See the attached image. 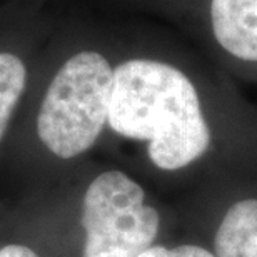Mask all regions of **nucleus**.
I'll list each match as a JSON object with an SVG mask.
<instances>
[{
    "mask_svg": "<svg viewBox=\"0 0 257 257\" xmlns=\"http://www.w3.org/2000/svg\"><path fill=\"white\" fill-rule=\"evenodd\" d=\"M107 125L146 146L166 176H194L204 186L257 179V122L220 119L191 75L157 59L136 57L114 67Z\"/></svg>",
    "mask_w": 257,
    "mask_h": 257,
    "instance_id": "1",
    "label": "nucleus"
},
{
    "mask_svg": "<svg viewBox=\"0 0 257 257\" xmlns=\"http://www.w3.org/2000/svg\"><path fill=\"white\" fill-rule=\"evenodd\" d=\"M114 67L94 50L75 54L60 67L44 95L37 134L54 156L87 152L107 125Z\"/></svg>",
    "mask_w": 257,
    "mask_h": 257,
    "instance_id": "2",
    "label": "nucleus"
},
{
    "mask_svg": "<svg viewBox=\"0 0 257 257\" xmlns=\"http://www.w3.org/2000/svg\"><path fill=\"white\" fill-rule=\"evenodd\" d=\"M84 257H136L159 242L164 215L146 187L122 171H105L89 184L82 204Z\"/></svg>",
    "mask_w": 257,
    "mask_h": 257,
    "instance_id": "3",
    "label": "nucleus"
},
{
    "mask_svg": "<svg viewBox=\"0 0 257 257\" xmlns=\"http://www.w3.org/2000/svg\"><path fill=\"white\" fill-rule=\"evenodd\" d=\"M197 224L195 242L214 257H257V179L204 186Z\"/></svg>",
    "mask_w": 257,
    "mask_h": 257,
    "instance_id": "4",
    "label": "nucleus"
},
{
    "mask_svg": "<svg viewBox=\"0 0 257 257\" xmlns=\"http://www.w3.org/2000/svg\"><path fill=\"white\" fill-rule=\"evenodd\" d=\"M210 25L225 55L257 65V0H210Z\"/></svg>",
    "mask_w": 257,
    "mask_h": 257,
    "instance_id": "5",
    "label": "nucleus"
},
{
    "mask_svg": "<svg viewBox=\"0 0 257 257\" xmlns=\"http://www.w3.org/2000/svg\"><path fill=\"white\" fill-rule=\"evenodd\" d=\"M27 84V69L17 55L0 52V141Z\"/></svg>",
    "mask_w": 257,
    "mask_h": 257,
    "instance_id": "6",
    "label": "nucleus"
},
{
    "mask_svg": "<svg viewBox=\"0 0 257 257\" xmlns=\"http://www.w3.org/2000/svg\"><path fill=\"white\" fill-rule=\"evenodd\" d=\"M136 257H214V255L202 244L195 242V240H189V242L172 244V245L157 242Z\"/></svg>",
    "mask_w": 257,
    "mask_h": 257,
    "instance_id": "7",
    "label": "nucleus"
},
{
    "mask_svg": "<svg viewBox=\"0 0 257 257\" xmlns=\"http://www.w3.org/2000/svg\"><path fill=\"white\" fill-rule=\"evenodd\" d=\"M0 257H39L30 247L20 244H9L0 249Z\"/></svg>",
    "mask_w": 257,
    "mask_h": 257,
    "instance_id": "8",
    "label": "nucleus"
}]
</instances>
